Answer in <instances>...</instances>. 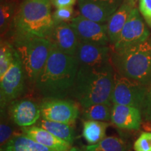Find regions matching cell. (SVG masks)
Returning a JSON list of instances; mask_svg holds the SVG:
<instances>
[{"label":"cell","instance_id":"cell-10","mask_svg":"<svg viewBox=\"0 0 151 151\" xmlns=\"http://www.w3.org/2000/svg\"><path fill=\"white\" fill-rule=\"evenodd\" d=\"M70 24L79 41L99 46H111L106 23L93 21L78 15L71 20Z\"/></svg>","mask_w":151,"mask_h":151},{"label":"cell","instance_id":"cell-2","mask_svg":"<svg viewBox=\"0 0 151 151\" xmlns=\"http://www.w3.org/2000/svg\"><path fill=\"white\" fill-rule=\"evenodd\" d=\"M114 73L112 64L101 67H78L71 94L83 108L111 102Z\"/></svg>","mask_w":151,"mask_h":151},{"label":"cell","instance_id":"cell-28","mask_svg":"<svg viewBox=\"0 0 151 151\" xmlns=\"http://www.w3.org/2000/svg\"><path fill=\"white\" fill-rule=\"evenodd\" d=\"M139 11L151 29V0H139Z\"/></svg>","mask_w":151,"mask_h":151},{"label":"cell","instance_id":"cell-16","mask_svg":"<svg viewBox=\"0 0 151 151\" xmlns=\"http://www.w3.org/2000/svg\"><path fill=\"white\" fill-rule=\"evenodd\" d=\"M20 131L22 134L53 150L67 151L71 148V144L67 141L62 140L39 126L32 125L21 127Z\"/></svg>","mask_w":151,"mask_h":151},{"label":"cell","instance_id":"cell-32","mask_svg":"<svg viewBox=\"0 0 151 151\" xmlns=\"http://www.w3.org/2000/svg\"><path fill=\"white\" fill-rule=\"evenodd\" d=\"M67 151H85L83 149H81L77 148V147H71Z\"/></svg>","mask_w":151,"mask_h":151},{"label":"cell","instance_id":"cell-21","mask_svg":"<svg viewBox=\"0 0 151 151\" xmlns=\"http://www.w3.org/2000/svg\"><path fill=\"white\" fill-rule=\"evenodd\" d=\"M37 126L43 128L62 140L67 141L69 144L71 145L73 142L74 132L70 124L50 121L42 118L39 120Z\"/></svg>","mask_w":151,"mask_h":151},{"label":"cell","instance_id":"cell-23","mask_svg":"<svg viewBox=\"0 0 151 151\" xmlns=\"http://www.w3.org/2000/svg\"><path fill=\"white\" fill-rule=\"evenodd\" d=\"M85 151H127L124 141L117 137H106L99 143L84 147Z\"/></svg>","mask_w":151,"mask_h":151},{"label":"cell","instance_id":"cell-15","mask_svg":"<svg viewBox=\"0 0 151 151\" xmlns=\"http://www.w3.org/2000/svg\"><path fill=\"white\" fill-rule=\"evenodd\" d=\"M141 111L136 107L113 104L111 121L120 129L138 130L141 124Z\"/></svg>","mask_w":151,"mask_h":151},{"label":"cell","instance_id":"cell-22","mask_svg":"<svg viewBox=\"0 0 151 151\" xmlns=\"http://www.w3.org/2000/svg\"><path fill=\"white\" fill-rule=\"evenodd\" d=\"M112 102L97 104L83 108V118L85 120H96V121L108 122L111 120L112 112Z\"/></svg>","mask_w":151,"mask_h":151},{"label":"cell","instance_id":"cell-1","mask_svg":"<svg viewBox=\"0 0 151 151\" xmlns=\"http://www.w3.org/2000/svg\"><path fill=\"white\" fill-rule=\"evenodd\" d=\"M78 67L75 56L63 53L53 47L36 81V89L45 99H65L73 89Z\"/></svg>","mask_w":151,"mask_h":151},{"label":"cell","instance_id":"cell-30","mask_svg":"<svg viewBox=\"0 0 151 151\" xmlns=\"http://www.w3.org/2000/svg\"><path fill=\"white\" fill-rule=\"evenodd\" d=\"M77 0H51L52 5L56 9L62 7H73Z\"/></svg>","mask_w":151,"mask_h":151},{"label":"cell","instance_id":"cell-3","mask_svg":"<svg viewBox=\"0 0 151 151\" xmlns=\"http://www.w3.org/2000/svg\"><path fill=\"white\" fill-rule=\"evenodd\" d=\"M51 0H22L9 36L32 35L48 38L55 23Z\"/></svg>","mask_w":151,"mask_h":151},{"label":"cell","instance_id":"cell-33","mask_svg":"<svg viewBox=\"0 0 151 151\" xmlns=\"http://www.w3.org/2000/svg\"><path fill=\"white\" fill-rule=\"evenodd\" d=\"M148 134H149V138H150V141L151 144V132H148Z\"/></svg>","mask_w":151,"mask_h":151},{"label":"cell","instance_id":"cell-18","mask_svg":"<svg viewBox=\"0 0 151 151\" xmlns=\"http://www.w3.org/2000/svg\"><path fill=\"white\" fill-rule=\"evenodd\" d=\"M20 0H1L0 2V33L4 39L10 32L15 17L20 6Z\"/></svg>","mask_w":151,"mask_h":151},{"label":"cell","instance_id":"cell-27","mask_svg":"<svg viewBox=\"0 0 151 151\" xmlns=\"http://www.w3.org/2000/svg\"><path fill=\"white\" fill-rule=\"evenodd\" d=\"M135 151H151V144L148 132H142L134 144Z\"/></svg>","mask_w":151,"mask_h":151},{"label":"cell","instance_id":"cell-29","mask_svg":"<svg viewBox=\"0 0 151 151\" xmlns=\"http://www.w3.org/2000/svg\"><path fill=\"white\" fill-rule=\"evenodd\" d=\"M141 111L144 113L145 116L148 120H151V82L147 88L146 99Z\"/></svg>","mask_w":151,"mask_h":151},{"label":"cell","instance_id":"cell-9","mask_svg":"<svg viewBox=\"0 0 151 151\" xmlns=\"http://www.w3.org/2000/svg\"><path fill=\"white\" fill-rule=\"evenodd\" d=\"M41 116L50 121L72 124L78 118L79 109L70 100L58 98L45 99L39 104Z\"/></svg>","mask_w":151,"mask_h":151},{"label":"cell","instance_id":"cell-4","mask_svg":"<svg viewBox=\"0 0 151 151\" xmlns=\"http://www.w3.org/2000/svg\"><path fill=\"white\" fill-rule=\"evenodd\" d=\"M112 65L119 74L148 86L151 82V37L123 50H113Z\"/></svg>","mask_w":151,"mask_h":151},{"label":"cell","instance_id":"cell-31","mask_svg":"<svg viewBox=\"0 0 151 151\" xmlns=\"http://www.w3.org/2000/svg\"><path fill=\"white\" fill-rule=\"evenodd\" d=\"M139 1V0H124V2L129 4V5H131L133 7H137L136 5H137V1Z\"/></svg>","mask_w":151,"mask_h":151},{"label":"cell","instance_id":"cell-26","mask_svg":"<svg viewBox=\"0 0 151 151\" xmlns=\"http://www.w3.org/2000/svg\"><path fill=\"white\" fill-rule=\"evenodd\" d=\"M18 134H14L12 128L6 122H5L4 120H3V121L2 120H1V124H0V143H1V147L5 146L14 136Z\"/></svg>","mask_w":151,"mask_h":151},{"label":"cell","instance_id":"cell-12","mask_svg":"<svg viewBox=\"0 0 151 151\" xmlns=\"http://www.w3.org/2000/svg\"><path fill=\"white\" fill-rule=\"evenodd\" d=\"M123 1L124 0H78V6L82 16L100 23H107Z\"/></svg>","mask_w":151,"mask_h":151},{"label":"cell","instance_id":"cell-6","mask_svg":"<svg viewBox=\"0 0 151 151\" xmlns=\"http://www.w3.org/2000/svg\"><path fill=\"white\" fill-rule=\"evenodd\" d=\"M147 88L137 81L132 80L115 71L111 101L142 110L147 93Z\"/></svg>","mask_w":151,"mask_h":151},{"label":"cell","instance_id":"cell-24","mask_svg":"<svg viewBox=\"0 0 151 151\" xmlns=\"http://www.w3.org/2000/svg\"><path fill=\"white\" fill-rule=\"evenodd\" d=\"M16 49L12 43L6 39H1L0 44V78L5 74L12 65Z\"/></svg>","mask_w":151,"mask_h":151},{"label":"cell","instance_id":"cell-5","mask_svg":"<svg viewBox=\"0 0 151 151\" xmlns=\"http://www.w3.org/2000/svg\"><path fill=\"white\" fill-rule=\"evenodd\" d=\"M10 38L21 60L26 78L35 84L52 51V43L46 38L37 36L14 35Z\"/></svg>","mask_w":151,"mask_h":151},{"label":"cell","instance_id":"cell-14","mask_svg":"<svg viewBox=\"0 0 151 151\" xmlns=\"http://www.w3.org/2000/svg\"><path fill=\"white\" fill-rule=\"evenodd\" d=\"M54 48L63 53L75 56L79 39L75 30L69 22L55 24L53 29L47 38Z\"/></svg>","mask_w":151,"mask_h":151},{"label":"cell","instance_id":"cell-20","mask_svg":"<svg viewBox=\"0 0 151 151\" xmlns=\"http://www.w3.org/2000/svg\"><path fill=\"white\" fill-rule=\"evenodd\" d=\"M110 124L107 122L84 120L83 137L90 145L96 144L106 137V132Z\"/></svg>","mask_w":151,"mask_h":151},{"label":"cell","instance_id":"cell-19","mask_svg":"<svg viewBox=\"0 0 151 151\" xmlns=\"http://www.w3.org/2000/svg\"><path fill=\"white\" fill-rule=\"evenodd\" d=\"M1 151H55L43 146L33 139L22 134V132L14 136Z\"/></svg>","mask_w":151,"mask_h":151},{"label":"cell","instance_id":"cell-7","mask_svg":"<svg viewBox=\"0 0 151 151\" xmlns=\"http://www.w3.org/2000/svg\"><path fill=\"white\" fill-rule=\"evenodd\" d=\"M25 78L26 76L21 60L16 50L12 65L5 74L0 78L1 113L22 94Z\"/></svg>","mask_w":151,"mask_h":151},{"label":"cell","instance_id":"cell-11","mask_svg":"<svg viewBox=\"0 0 151 151\" xmlns=\"http://www.w3.org/2000/svg\"><path fill=\"white\" fill-rule=\"evenodd\" d=\"M113 48L79 41L75 57L79 67H101L112 64Z\"/></svg>","mask_w":151,"mask_h":151},{"label":"cell","instance_id":"cell-25","mask_svg":"<svg viewBox=\"0 0 151 151\" xmlns=\"http://www.w3.org/2000/svg\"><path fill=\"white\" fill-rule=\"evenodd\" d=\"M73 17V7H62L57 9L52 14V18L55 24L68 22L72 20Z\"/></svg>","mask_w":151,"mask_h":151},{"label":"cell","instance_id":"cell-13","mask_svg":"<svg viewBox=\"0 0 151 151\" xmlns=\"http://www.w3.org/2000/svg\"><path fill=\"white\" fill-rule=\"evenodd\" d=\"M9 106V118L19 127L32 126L41 116L39 105L29 99H16Z\"/></svg>","mask_w":151,"mask_h":151},{"label":"cell","instance_id":"cell-8","mask_svg":"<svg viewBox=\"0 0 151 151\" xmlns=\"http://www.w3.org/2000/svg\"><path fill=\"white\" fill-rule=\"evenodd\" d=\"M150 37V30L143 22L139 9L134 7L118 39L112 46L113 50L118 51L139 44Z\"/></svg>","mask_w":151,"mask_h":151},{"label":"cell","instance_id":"cell-17","mask_svg":"<svg viewBox=\"0 0 151 151\" xmlns=\"http://www.w3.org/2000/svg\"><path fill=\"white\" fill-rule=\"evenodd\" d=\"M134 7L123 1L107 22V32L111 46H112L118 39L120 32L125 25L128 18Z\"/></svg>","mask_w":151,"mask_h":151}]
</instances>
